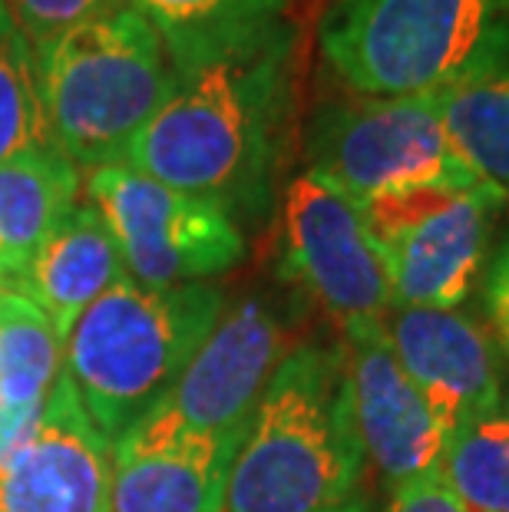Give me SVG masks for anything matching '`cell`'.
<instances>
[{
    "label": "cell",
    "instance_id": "cell-23",
    "mask_svg": "<svg viewBox=\"0 0 509 512\" xmlns=\"http://www.w3.org/2000/svg\"><path fill=\"white\" fill-rule=\"evenodd\" d=\"M483 311L496 351L509 361V235L483 268Z\"/></svg>",
    "mask_w": 509,
    "mask_h": 512
},
{
    "label": "cell",
    "instance_id": "cell-24",
    "mask_svg": "<svg viewBox=\"0 0 509 512\" xmlns=\"http://www.w3.org/2000/svg\"><path fill=\"white\" fill-rule=\"evenodd\" d=\"M384 512H467L440 470H430L410 483L391 489Z\"/></svg>",
    "mask_w": 509,
    "mask_h": 512
},
{
    "label": "cell",
    "instance_id": "cell-11",
    "mask_svg": "<svg viewBox=\"0 0 509 512\" xmlns=\"http://www.w3.org/2000/svg\"><path fill=\"white\" fill-rule=\"evenodd\" d=\"M0 512H113V440L60 374L34 440L0 476Z\"/></svg>",
    "mask_w": 509,
    "mask_h": 512
},
{
    "label": "cell",
    "instance_id": "cell-12",
    "mask_svg": "<svg viewBox=\"0 0 509 512\" xmlns=\"http://www.w3.org/2000/svg\"><path fill=\"white\" fill-rule=\"evenodd\" d=\"M503 205L506 195L496 185L476 182L443 209L377 242L397 308H463L480 281L493 222Z\"/></svg>",
    "mask_w": 509,
    "mask_h": 512
},
{
    "label": "cell",
    "instance_id": "cell-10",
    "mask_svg": "<svg viewBox=\"0 0 509 512\" xmlns=\"http://www.w3.org/2000/svg\"><path fill=\"white\" fill-rule=\"evenodd\" d=\"M245 430H186L156 403L113 443V512H222Z\"/></svg>",
    "mask_w": 509,
    "mask_h": 512
},
{
    "label": "cell",
    "instance_id": "cell-13",
    "mask_svg": "<svg viewBox=\"0 0 509 512\" xmlns=\"http://www.w3.org/2000/svg\"><path fill=\"white\" fill-rule=\"evenodd\" d=\"M348 347L354 417L361 430L367 463L374 466L387 489L440 470L447 450V430L400 367L387 324L341 337Z\"/></svg>",
    "mask_w": 509,
    "mask_h": 512
},
{
    "label": "cell",
    "instance_id": "cell-6",
    "mask_svg": "<svg viewBox=\"0 0 509 512\" xmlns=\"http://www.w3.org/2000/svg\"><path fill=\"white\" fill-rule=\"evenodd\" d=\"M308 172L354 202L414 185H476L443 133L437 96H344L318 106L305 129Z\"/></svg>",
    "mask_w": 509,
    "mask_h": 512
},
{
    "label": "cell",
    "instance_id": "cell-2",
    "mask_svg": "<svg viewBox=\"0 0 509 512\" xmlns=\"http://www.w3.org/2000/svg\"><path fill=\"white\" fill-rule=\"evenodd\" d=\"M367 453L344 341H298L235 453L222 512H324L361 489Z\"/></svg>",
    "mask_w": 509,
    "mask_h": 512
},
{
    "label": "cell",
    "instance_id": "cell-15",
    "mask_svg": "<svg viewBox=\"0 0 509 512\" xmlns=\"http://www.w3.org/2000/svg\"><path fill=\"white\" fill-rule=\"evenodd\" d=\"M123 275L126 268L110 225L103 222V215L90 202H83L43 242V248L34 255L24 275L10 285V291L34 301L47 314L63 347H67V337L73 324L83 318V311Z\"/></svg>",
    "mask_w": 509,
    "mask_h": 512
},
{
    "label": "cell",
    "instance_id": "cell-5",
    "mask_svg": "<svg viewBox=\"0 0 509 512\" xmlns=\"http://www.w3.org/2000/svg\"><path fill=\"white\" fill-rule=\"evenodd\" d=\"M321 50L357 96H437L509 67V0H351Z\"/></svg>",
    "mask_w": 509,
    "mask_h": 512
},
{
    "label": "cell",
    "instance_id": "cell-26",
    "mask_svg": "<svg viewBox=\"0 0 509 512\" xmlns=\"http://www.w3.org/2000/svg\"><path fill=\"white\" fill-rule=\"evenodd\" d=\"M344 4H351V0H334V7H344ZM334 7H331V10H334Z\"/></svg>",
    "mask_w": 509,
    "mask_h": 512
},
{
    "label": "cell",
    "instance_id": "cell-16",
    "mask_svg": "<svg viewBox=\"0 0 509 512\" xmlns=\"http://www.w3.org/2000/svg\"><path fill=\"white\" fill-rule=\"evenodd\" d=\"M80 169L57 149L0 162V285L24 275L43 242L77 209Z\"/></svg>",
    "mask_w": 509,
    "mask_h": 512
},
{
    "label": "cell",
    "instance_id": "cell-22",
    "mask_svg": "<svg viewBox=\"0 0 509 512\" xmlns=\"http://www.w3.org/2000/svg\"><path fill=\"white\" fill-rule=\"evenodd\" d=\"M7 4L20 20V27H24V34L34 43L57 37L70 27H80L86 20L129 7L126 0H7Z\"/></svg>",
    "mask_w": 509,
    "mask_h": 512
},
{
    "label": "cell",
    "instance_id": "cell-9",
    "mask_svg": "<svg viewBox=\"0 0 509 512\" xmlns=\"http://www.w3.org/2000/svg\"><path fill=\"white\" fill-rule=\"evenodd\" d=\"M291 347V318L281 304L262 291L248 294L222 311L219 324L159 403L186 430H245Z\"/></svg>",
    "mask_w": 509,
    "mask_h": 512
},
{
    "label": "cell",
    "instance_id": "cell-20",
    "mask_svg": "<svg viewBox=\"0 0 509 512\" xmlns=\"http://www.w3.org/2000/svg\"><path fill=\"white\" fill-rule=\"evenodd\" d=\"M440 473L467 512H509V394L453 427Z\"/></svg>",
    "mask_w": 509,
    "mask_h": 512
},
{
    "label": "cell",
    "instance_id": "cell-1",
    "mask_svg": "<svg viewBox=\"0 0 509 512\" xmlns=\"http://www.w3.org/2000/svg\"><path fill=\"white\" fill-rule=\"evenodd\" d=\"M295 50L288 20L209 60L176 70L172 93L126 149V166L258 225L275 189L295 119Z\"/></svg>",
    "mask_w": 509,
    "mask_h": 512
},
{
    "label": "cell",
    "instance_id": "cell-19",
    "mask_svg": "<svg viewBox=\"0 0 509 512\" xmlns=\"http://www.w3.org/2000/svg\"><path fill=\"white\" fill-rule=\"evenodd\" d=\"M63 374V341L34 301L0 288V410L40 413Z\"/></svg>",
    "mask_w": 509,
    "mask_h": 512
},
{
    "label": "cell",
    "instance_id": "cell-4",
    "mask_svg": "<svg viewBox=\"0 0 509 512\" xmlns=\"http://www.w3.org/2000/svg\"><path fill=\"white\" fill-rule=\"evenodd\" d=\"M34 63L53 149L90 172L126 159L176 80L162 37L133 7L37 40Z\"/></svg>",
    "mask_w": 509,
    "mask_h": 512
},
{
    "label": "cell",
    "instance_id": "cell-18",
    "mask_svg": "<svg viewBox=\"0 0 509 512\" xmlns=\"http://www.w3.org/2000/svg\"><path fill=\"white\" fill-rule=\"evenodd\" d=\"M437 113L463 166L509 195V67L437 93Z\"/></svg>",
    "mask_w": 509,
    "mask_h": 512
},
{
    "label": "cell",
    "instance_id": "cell-17",
    "mask_svg": "<svg viewBox=\"0 0 509 512\" xmlns=\"http://www.w3.org/2000/svg\"><path fill=\"white\" fill-rule=\"evenodd\" d=\"M162 37L172 70L209 60L285 20V0H126Z\"/></svg>",
    "mask_w": 509,
    "mask_h": 512
},
{
    "label": "cell",
    "instance_id": "cell-7",
    "mask_svg": "<svg viewBox=\"0 0 509 512\" xmlns=\"http://www.w3.org/2000/svg\"><path fill=\"white\" fill-rule=\"evenodd\" d=\"M278 275L341 337L387 324L397 308L384 252L361 205L318 172L295 176L281 199Z\"/></svg>",
    "mask_w": 509,
    "mask_h": 512
},
{
    "label": "cell",
    "instance_id": "cell-25",
    "mask_svg": "<svg viewBox=\"0 0 509 512\" xmlns=\"http://www.w3.org/2000/svg\"><path fill=\"white\" fill-rule=\"evenodd\" d=\"M324 512H384V506L377 503V496L371 493V489H357V493H351L348 499H341V503L328 506Z\"/></svg>",
    "mask_w": 509,
    "mask_h": 512
},
{
    "label": "cell",
    "instance_id": "cell-14",
    "mask_svg": "<svg viewBox=\"0 0 509 512\" xmlns=\"http://www.w3.org/2000/svg\"><path fill=\"white\" fill-rule=\"evenodd\" d=\"M387 337L447 437L470 413L503 397L500 351L463 308H394Z\"/></svg>",
    "mask_w": 509,
    "mask_h": 512
},
{
    "label": "cell",
    "instance_id": "cell-8",
    "mask_svg": "<svg viewBox=\"0 0 509 512\" xmlns=\"http://www.w3.org/2000/svg\"><path fill=\"white\" fill-rule=\"evenodd\" d=\"M86 199L110 225L126 275L146 288L202 285L245 258L242 228L222 205L169 189L126 162L93 169Z\"/></svg>",
    "mask_w": 509,
    "mask_h": 512
},
{
    "label": "cell",
    "instance_id": "cell-21",
    "mask_svg": "<svg viewBox=\"0 0 509 512\" xmlns=\"http://www.w3.org/2000/svg\"><path fill=\"white\" fill-rule=\"evenodd\" d=\"M53 149L40 103L34 43L7 0H0V162Z\"/></svg>",
    "mask_w": 509,
    "mask_h": 512
},
{
    "label": "cell",
    "instance_id": "cell-3",
    "mask_svg": "<svg viewBox=\"0 0 509 512\" xmlns=\"http://www.w3.org/2000/svg\"><path fill=\"white\" fill-rule=\"evenodd\" d=\"M215 285L146 288L123 275L100 294L63 347V374L106 440H119L153 410L219 324Z\"/></svg>",
    "mask_w": 509,
    "mask_h": 512
}]
</instances>
